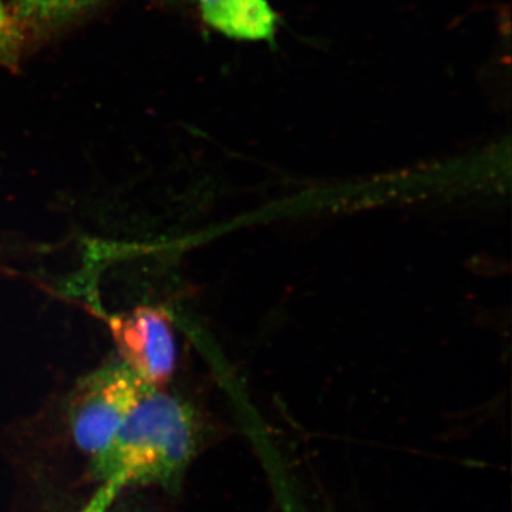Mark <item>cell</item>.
I'll use <instances>...</instances> for the list:
<instances>
[{
	"label": "cell",
	"instance_id": "1",
	"mask_svg": "<svg viewBox=\"0 0 512 512\" xmlns=\"http://www.w3.org/2000/svg\"><path fill=\"white\" fill-rule=\"evenodd\" d=\"M200 443V423L190 404L163 390H148L109 446L90 458L97 490L80 512H109L131 488L175 490Z\"/></svg>",
	"mask_w": 512,
	"mask_h": 512
},
{
	"label": "cell",
	"instance_id": "2",
	"mask_svg": "<svg viewBox=\"0 0 512 512\" xmlns=\"http://www.w3.org/2000/svg\"><path fill=\"white\" fill-rule=\"evenodd\" d=\"M154 387L138 379L121 359L97 367L74 387L69 424L74 444L90 458L114 439L144 394Z\"/></svg>",
	"mask_w": 512,
	"mask_h": 512
},
{
	"label": "cell",
	"instance_id": "3",
	"mask_svg": "<svg viewBox=\"0 0 512 512\" xmlns=\"http://www.w3.org/2000/svg\"><path fill=\"white\" fill-rule=\"evenodd\" d=\"M120 359L147 386L160 389L177 367V343L171 320L157 308H136L110 319Z\"/></svg>",
	"mask_w": 512,
	"mask_h": 512
},
{
	"label": "cell",
	"instance_id": "4",
	"mask_svg": "<svg viewBox=\"0 0 512 512\" xmlns=\"http://www.w3.org/2000/svg\"><path fill=\"white\" fill-rule=\"evenodd\" d=\"M205 22L225 36L269 40L275 36L276 16L266 0H198Z\"/></svg>",
	"mask_w": 512,
	"mask_h": 512
},
{
	"label": "cell",
	"instance_id": "5",
	"mask_svg": "<svg viewBox=\"0 0 512 512\" xmlns=\"http://www.w3.org/2000/svg\"><path fill=\"white\" fill-rule=\"evenodd\" d=\"M99 2L100 0H13V13L20 22L49 25L72 18Z\"/></svg>",
	"mask_w": 512,
	"mask_h": 512
},
{
	"label": "cell",
	"instance_id": "6",
	"mask_svg": "<svg viewBox=\"0 0 512 512\" xmlns=\"http://www.w3.org/2000/svg\"><path fill=\"white\" fill-rule=\"evenodd\" d=\"M22 25L15 13L10 12L0 0V66L9 70H16L19 67L25 43Z\"/></svg>",
	"mask_w": 512,
	"mask_h": 512
},
{
	"label": "cell",
	"instance_id": "7",
	"mask_svg": "<svg viewBox=\"0 0 512 512\" xmlns=\"http://www.w3.org/2000/svg\"><path fill=\"white\" fill-rule=\"evenodd\" d=\"M109 512H134V511L124 510V508H119V510H114V507H113V508H111V510Z\"/></svg>",
	"mask_w": 512,
	"mask_h": 512
}]
</instances>
